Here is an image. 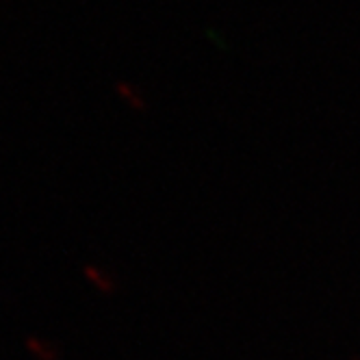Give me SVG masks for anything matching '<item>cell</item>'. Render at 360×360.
<instances>
[{
  "mask_svg": "<svg viewBox=\"0 0 360 360\" xmlns=\"http://www.w3.org/2000/svg\"><path fill=\"white\" fill-rule=\"evenodd\" d=\"M27 349L37 358V360H59V349L39 337H29L27 339Z\"/></svg>",
  "mask_w": 360,
  "mask_h": 360,
  "instance_id": "cell-2",
  "label": "cell"
},
{
  "mask_svg": "<svg viewBox=\"0 0 360 360\" xmlns=\"http://www.w3.org/2000/svg\"><path fill=\"white\" fill-rule=\"evenodd\" d=\"M115 91H117V96H120L133 111H146V109H148V102H146L143 91H141L137 85H133L131 81H124V79L117 81V83H115Z\"/></svg>",
  "mask_w": 360,
  "mask_h": 360,
  "instance_id": "cell-1",
  "label": "cell"
}]
</instances>
